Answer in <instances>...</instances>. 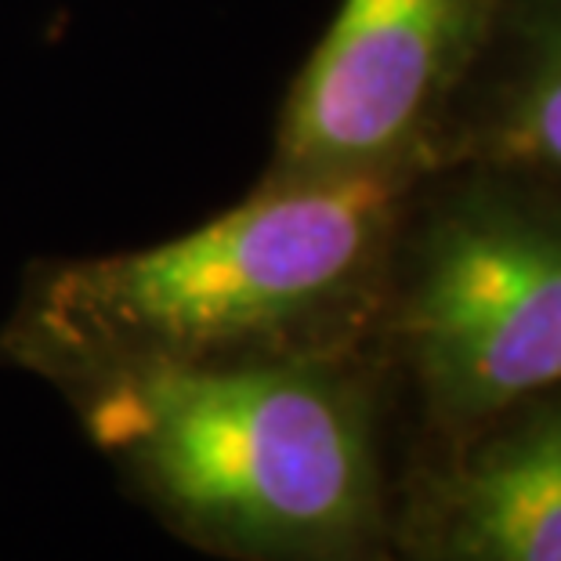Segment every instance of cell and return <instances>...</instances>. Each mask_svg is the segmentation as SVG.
I'll return each instance as SVG.
<instances>
[{
	"label": "cell",
	"mask_w": 561,
	"mask_h": 561,
	"mask_svg": "<svg viewBox=\"0 0 561 561\" xmlns=\"http://www.w3.org/2000/svg\"><path fill=\"white\" fill-rule=\"evenodd\" d=\"M416 171L261 174L236 207L163 243L33 261L0 363L69 396L138 369L369 348Z\"/></svg>",
	"instance_id": "6da1fadb"
},
{
	"label": "cell",
	"mask_w": 561,
	"mask_h": 561,
	"mask_svg": "<svg viewBox=\"0 0 561 561\" xmlns=\"http://www.w3.org/2000/svg\"><path fill=\"white\" fill-rule=\"evenodd\" d=\"M127 500L218 561H391L405 421L377 348L138 369L62 396Z\"/></svg>",
	"instance_id": "7a4b0ae2"
},
{
	"label": "cell",
	"mask_w": 561,
	"mask_h": 561,
	"mask_svg": "<svg viewBox=\"0 0 561 561\" xmlns=\"http://www.w3.org/2000/svg\"><path fill=\"white\" fill-rule=\"evenodd\" d=\"M374 348L405 446L561 391V185L482 160L424 163L391 232Z\"/></svg>",
	"instance_id": "3957f363"
},
{
	"label": "cell",
	"mask_w": 561,
	"mask_h": 561,
	"mask_svg": "<svg viewBox=\"0 0 561 561\" xmlns=\"http://www.w3.org/2000/svg\"><path fill=\"white\" fill-rule=\"evenodd\" d=\"M504 0H341L297 69L265 178L424 167Z\"/></svg>",
	"instance_id": "277c9868"
},
{
	"label": "cell",
	"mask_w": 561,
	"mask_h": 561,
	"mask_svg": "<svg viewBox=\"0 0 561 561\" xmlns=\"http://www.w3.org/2000/svg\"><path fill=\"white\" fill-rule=\"evenodd\" d=\"M391 561H561V391L405 446Z\"/></svg>",
	"instance_id": "5b68a950"
},
{
	"label": "cell",
	"mask_w": 561,
	"mask_h": 561,
	"mask_svg": "<svg viewBox=\"0 0 561 561\" xmlns=\"http://www.w3.org/2000/svg\"><path fill=\"white\" fill-rule=\"evenodd\" d=\"M435 160H482L561 185V0H504L442 121Z\"/></svg>",
	"instance_id": "8992f818"
},
{
	"label": "cell",
	"mask_w": 561,
	"mask_h": 561,
	"mask_svg": "<svg viewBox=\"0 0 561 561\" xmlns=\"http://www.w3.org/2000/svg\"><path fill=\"white\" fill-rule=\"evenodd\" d=\"M0 369H4V363H0Z\"/></svg>",
	"instance_id": "52a82bcc"
}]
</instances>
